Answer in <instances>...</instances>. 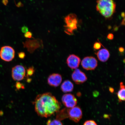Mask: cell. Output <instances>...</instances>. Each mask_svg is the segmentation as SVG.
I'll return each instance as SVG.
<instances>
[{
	"instance_id": "cell-26",
	"label": "cell",
	"mask_w": 125,
	"mask_h": 125,
	"mask_svg": "<svg viewBox=\"0 0 125 125\" xmlns=\"http://www.w3.org/2000/svg\"><path fill=\"white\" fill-rule=\"evenodd\" d=\"M118 50L119 52L120 53H123V52H124V49L123 47H120L119 48Z\"/></svg>"
},
{
	"instance_id": "cell-21",
	"label": "cell",
	"mask_w": 125,
	"mask_h": 125,
	"mask_svg": "<svg viewBox=\"0 0 125 125\" xmlns=\"http://www.w3.org/2000/svg\"><path fill=\"white\" fill-rule=\"evenodd\" d=\"M101 44L100 42H96L94 44L93 48L94 49L96 50L99 49L101 48Z\"/></svg>"
},
{
	"instance_id": "cell-13",
	"label": "cell",
	"mask_w": 125,
	"mask_h": 125,
	"mask_svg": "<svg viewBox=\"0 0 125 125\" xmlns=\"http://www.w3.org/2000/svg\"><path fill=\"white\" fill-rule=\"evenodd\" d=\"M98 59L101 62H105L108 60L110 57L109 51L106 48H103L95 53Z\"/></svg>"
},
{
	"instance_id": "cell-4",
	"label": "cell",
	"mask_w": 125,
	"mask_h": 125,
	"mask_svg": "<svg viewBox=\"0 0 125 125\" xmlns=\"http://www.w3.org/2000/svg\"><path fill=\"white\" fill-rule=\"evenodd\" d=\"M15 54L14 50L10 46L2 47L0 50V57L5 61H11L14 58Z\"/></svg>"
},
{
	"instance_id": "cell-28",
	"label": "cell",
	"mask_w": 125,
	"mask_h": 125,
	"mask_svg": "<svg viewBox=\"0 0 125 125\" xmlns=\"http://www.w3.org/2000/svg\"><path fill=\"white\" fill-rule=\"evenodd\" d=\"M16 6L17 7H23V5L21 2H19L17 5Z\"/></svg>"
},
{
	"instance_id": "cell-7",
	"label": "cell",
	"mask_w": 125,
	"mask_h": 125,
	"mask_svg": "<svg viewBox=\"0 0 125 125\" xmlns=\"http://www.w3.org/2000/svg\"><path fill=\"white\" fill-rule=\"evenodd\" d=\"M81 64L84 69L87 70H93L97 67L98 62L94 57H86L83 59Z\"/></svg>"
},
{
	"instance_id": "cell-2",
	"label": "cell",
	"mask_w": 125,
	"mask_h": 125,
	"mask_svg": "<svg viewBox=\"0 0 125 125\" xmlns=\"http://www.w3.org/2000/svg\"><path fill=\"white\" fill-rule=\"evenodd\" d=\"M96 9L106 19L111 18L115 11L116 5L113 0H97Z\"/></svg>"
},
{
	"instance_id": "cell-6",
	"label": "cell",
	"mask_w": 125,
	"mask_h": 125,
	"mask_svg": "<svg viewBox=\"0 0 125 125\" xmlns=\"http://www.w3.org/2000/svg\"><path fill=\"white\" fill-rule=\"evenodd\" d=\"M26 74L25 69L22 65H17L12 68V76L14 80L17 81L22 80Z\"/></svg>"
},
{
	"instance_id": "cell-9",
	"label": "cell",
	"mask_w": 125,
	"mask_h": 125,
	"mask_svg": "<svg viewBox=\"0 0 125 125\" xmlns=\"http://www.w3.org/2000/svg\"><path fill=\"white\" fill-rule=\"evenodd\" d=\"M62 101L64 105L67 108L74 107L77 104V100L75 97L70 94L64 95L62 96Z\"/></svg>"
},
{
	"instance_id": "cell-8",
	"label": "cell",
	"mask_w": 125,
	"mask_h": 125,
	"mask_svg": "<svg viewBox=\"0 0 125 125\" xmlns=\"http://www.w3.org/2000/svg\"><path fill=\"white\" fill-rule=\"evenodd\" d=\"M42 43V40L40 39L32 40L28 39L23 44L24 47L27 48L28 51L32 53L37 48L41 47Z\"/></svg>"
},
{
	"instance_id": "cell-17",
	"label": "cell",
	"mask_w": 125,
	"mask_h": 125,
	"mask_svg": "<svg viewBox=\"0 0 125 125\" xmlns=\"http://www.w3.org/2000/svg\"><path fill=\"white\" fill-rule=\"evenodd\" d=\"M47 125H63V124L60 121L57 119H50L47 122Z\"/></svg>"
},
{
	"instance_id": "cell-15",
	"label": "cell",
	"mask_w": 125,
	"mask_h": 125,
	"mask_svg": "<svg viewBox=\"0 0 125 125\" xmlns=\"http://www.w3.org/2000/svg\"><path fill=\"white\" fill-rule=\"evenodd\" d=\"M68 108H64L60 110L56 113V119L59 121H62L68 118Z\"/></svg>"
},
{
	"instance_id": "cell-23",
	"label": "cell",
	"mask_w": 125,
	"mask_h": 125,
	"mask_svg": "<svg viewBox=\"0 0 125 125\" xmlns=\"http://www.w3.org/2000/svg\"><path fill=\"white\" fill-rule=\"evenodd\" d=\"M18 55L19 58L21 59H23L25 57L26 54L24 52H21L18 53Z\"/></svg>"
},
{
	"instance_id": "cell-29",
	"label": "cell",
	"mask_w": 125,
	"mask_h": 125,
	"mask_svg": "<svg viewBox=\"0 0 125 125\" xmlns=\"http://www.w3.org/2000/svg\"><path fill=\"white\" fill-rule=\"evenodd\" d=\"M109 90L111 93H113L114 92V89L112 87H109Z\"/></svg>"
},
{
	"instance_id": "cell-30",
	"label": "cell",
	"mask_w": 125,
	"mask_h": 125,
	"mask_svg": "<svg viewBox=\"0 0 125 125\" xmlns=\"http://www.w3.org/2000/svg\"><path fill=\"white\" fill-rule=\"evenodd\" d=\"M121 25H125V18H123V20L121 23Z\"/></svg>"
},
{
	"instance_id": "cell-31",
	"label": "cell",
	"mask_w": 125,
	"mask_h": 125,
	"mask_svg": "<svg viewBox=\"0 0 125 125\" xmlns=\"http://www.w3.org/2000/svg\"><path fill=\"white\" fill-rule=\"evenodd\" d=\"M121 16L123 17V18H125V15L124 12H122L121 14Z\"/></svg>"
},
{
	"instance_id": "cell-11",
	"label": "cell",
	"mask_w": 125,
	"mask_h": 125,
	"mask_svg": "<svg viewBox=\"0 0 125 125\" xmlns=\"http://www.w3.org/2000/svg\"><path fill=\"white\" fill-rule=\"evenodd\" d=\"M80 62V58L74 54L70 55L67 59V65L72 69H76L77 68Z\"/></svg>"
},
{
	"instance_id": "cell-18",
	"label": "cell",
	"mask_w": 125,
	"mask_h": 125,
	"mask_svg": "<svg viewBox=\"0 0 125 125\" xmlns=\"http://www.w3.org/2000/svg\"><path fill=\"white\" fill-rule=\"evenodd\" d=\"M35 72V69L34 67L32 66L29 67L27 70V77H29L30 76H32Z\"/></svg>"
},
{
	"instance_id": "cell-10",
	"label": "cell",
	"mask_w": 125,
	"mask_h": 125,
	"mask_svg": "<svg viewBox=\"0 0 125 125\" xmlns=\"http://www.w3.org/2000/svg\"><path fill=\"white\" fill-rule=\"evenodd\" d=\"M72 78L77 84H82L87 80V78L85 73L79 69H76L72 74Z\"/></svg>"
},
{
	"instance_id": "cell-27",
	"label": "cell",
	"mask_w": 125,
	"mask_h": 125,
	"mask_svg": "<svg viewBox=\"0 0 125 125\" xmlns=\"http://www.w3.org/2000/svg\"><path fill=\"white\" fill-rule=\"evenodd\" d=\"M2 2L5 5H7L9 2L8 0H2Z\"/></svg>"
},
{
	"instance_id": "cell-12",
	"label": "cell",
	"mask_w": 125,
	"mask_h": 125,
	"mask_svg": "<svg viewBox=\"0 0 125 125\" xmlns=\"http://www.w3.org/2000/svg\"><path fill=\"white\" fill-rule=\"evenodd\" d=\"M62 81L61 75L57 73H54L50 75L48 79V83L50 85L55 87L58 86Z\"/></svg>"
},
{
	"instance_id": "cell-16",
	"label": "cell",
	"mask_w": 125,
	"mask_h": 125,
	"mask_svg": "<svg viewBox=\"0 0 125 125\" xmlns=\"http://www.w3.org/2000/svg\"><path fill=\"white\" fill-rule=\"evenodd\" d=\"M125 86L124 83L121 82L120 83V89L117 93L120 102L125 101Z\"/></svg>"
},
{
	"instance_id": "cell-1",
	"label": "cell",
	"mask_w": 125,
	"mask_h": 125,
	"mask_svg": "<svg viewBox=\"0 0 125 125\" xmlns=\"http://www.w3.org/2000/svg\"><path fill=\"white\" fill-rule=\"evenodd\" d=\"M35 112L41 117L47 118L57 113L61 104L51 93H47L39 94L34 102Z\"/></svg>"
},
{
	"instance_id": "cell-5",
	"label": "cell",
	"mask_w": 125,
	"mask_h": 125,
	"mask_svg": "<svg viewBox=\"0 0 125 125\" xmlns=\"http://www.w3.org/2000/svg\"><path fill=\"white\" fill-rule=\"evenodd\" d=\"M82 109L79 106H75L71 108H68V118L75 122H79L82 118Z\"/></svg>"
},
{
	"instance_id": "cell-3",
	"label": "cell",
	"mask_w": 125,
	"mask_h": 125,
	"mask_svg": "<svg viewBox=\"0 0 125 125\" xmlns=\"http://www.w3.org/2000/svg\"><path fill=\"white\" fill-rule=\"evenodd\" d=\"M66 25L64 26V31L68 35H72L74 31L77 29L78 19L76 15L74 14H70L65 18Z\"/></svg>"
},
{
	"instance_id": "cell-25",
	"label": "cell",
	"mask_w": 125,
	"mask_h": 125,
	"mask_svg": "<svg viewBox=\"0 0 125 125\" xmlns=\"http://www.w3.org/2000/svg\"><path fill=\"white\" fill-rule=\"evenodd\" d=\"M114 36L113 34L112 33H109L107 36L108 39L110 40H112L114 39Z\"/></svg>"
},
{
	"instance_id": "cell-24",
	"label": "cell",
	"mask_w": 125,
	"mask_h": 125,
	"mask_svg": "<svg viewBox=\"0 0 125 125\" xmlns=\"http://www.w3.org/2000/svg\"><path fill=\"white\" fill-rule=\"evenodd\" d=\"M29 31V29L27 26H24L21 28V31L23 33H26Z\"/></svg>"
},
{
	"instance_id": "cell-20",
	"label": "cell",
	"mask_w": 125,
	"mask_h": 125,
	"mask_svg": "<svg viewBox=\"0 0 125 125\" xmlns=\"http://www.w3.org/2000/svg\"><path fill=\"white\" fill-rule=\"evenodd\" d=\"M83 125H97L96 122L93 120H89L85 121Z\"/></svg>"
},
{
	"instance_id": "cell-14",
	"label": "cell",
	"mask_w": 125,
	"mask_h": 125,
	"mask_svg": "<svg viewBox=\"0 0 125 125\" xmlns=\"http://www.w3.org/2000/svg\"><path fill=\"white\" fill-rule=\"evenodd\" d=\"M61 88L63 93H69L73 91L74 89V85L70 81L67 80L62 83L61 86Z\"/></svg>"
},
{
	"instance_id": "cell-19",
	"label": "cell",
	"mask_w": 125,
	"mask_h": 125,
	"mask_svg": "<svg viewBox=\"0 0 125 125\" xmlns=\"http://www.w3.org/2000/svg\"><path fill=\"white\" fill-rule=\"evenodd\" d=\"M15 87L17 90H19L21 89H24V86L23 84L19 82H17L15 84Z\"/></svg>"
},
{
	"instance_id": "cell-22",
	"label": "cell",
	"mask_w": 125,
	"mask_h": 125,
	"mask_svg": "<svg viewBox=\"0 0 125 125\" xmlns=\"http://www.w3.org/2000/svg\"><path fill=\"white\" fill-rule=\"evenodd\" d=\"M32 32L30 31L24 34V36L26 38H32Z\"/></svg>"
}]
</instances>
